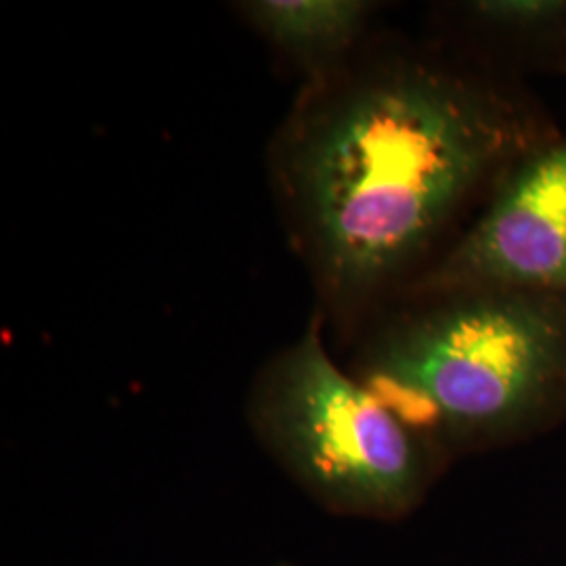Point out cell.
<instances>
[{
	"label": "cell",
	"mask_w": 566,
	"mask_h": 566,
	"mask_svg": "<svg viewBox=\"0 0 566 566\" xmlns=\"http://www.w3.org/2000/svg\"><path fill=\"white\" fill-rule=\"evenodd\" d=\"M560 135L525 81L460 49H392L306 99L277 181L332 306L376 322Z\"/></svg>",
	"instance_id": "obj_1"
},
{
	"label": "cell",
	"mask_w": 566,
	"mask_h": 566,
	"mask_svg": "<svg viewBox=\"0 0 566 566\" xmlns=\"http://www.w3.org/2000/svg\"><path fill=\"white\" fill-rule=\"evenodd\" d=\"M350 374L447 462L566 416V301L476 287L407 296L367 334Z\"/></svg>",
	"instance_id": "obj_2"
},
{
	"label": "cell",
	"mask_w": 566,
	"mask_h": 566,
	"mask_svg": "<svg viewBox=\"0 0 566 566\" xmlns=\"http://www.w3.org/2000/svg\"><path fill=\"white\" fill-rule=\"evenodd\" d=\"M248 424L308 500L336 516L397 521L424 500L443 460L329 357L322 322L266 361Z\"/></svg>",
	"instance_id": "obj_3"
},
{
	"label": "cell",
	"mask_w": 566,
	"mask_h": 566,
	"mask_svg": "<svg viewBox=\"0 0 566 566\" xmlns=\"http://www.w3.org/2000/svg\"><path fill=\"white\" fill-rule=\"evenodd\" d=\"M476 287L566 301L565 133L507 177L458 243L399 301Z\"/></svg>",
	"instance_id": "obj_4"
},
{
	"label": "cell",
	"mask_w": 566,
	"mask_h": 566,
	"mask_svg": "<svg viewBox=\"0 0 566 566\" xmlns=\"http://www.w3.org/2000/svg\"><path fill=\"white\" fill-rule=\"evenodd\" d=\"M449 13L472 60L525 82L566 74V0H465Z\"/></svg>",
	"instance_id": "obj_5"
},
{
	"label": "cell",
	"mask_w": 566,
	"mask_h": 566,
	"mask_svg": "<svg viewBox=\"0 0 566 566\" xmlns=\"http://www.w3.org/2000/svg\"><path fill=\"white\" fill-rule=\"evenodd\" d=\"M243 15L266 41L304 63L344 57L367 30L376 4L365 0H252Z\"/></svg>",
	"instance_id": "obj_6"
},
{
	"label": "cell",
	"mask_w": 566,
	"mask_h": 566,
	"mask_svg": "<svg viewBox=\"0 0 566 566\" xmlns=\"http://www.w3.org/2000/svg\"><path fill=\"white\" fill-rule=\"evenodd\" d=\"M271 566H296V565H292V563H275V565H271Z\"/></svg>",
	"instance_id": "obj_7"
}]
</instances>
